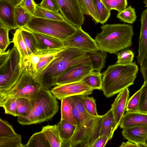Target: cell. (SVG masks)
<instances>
[{
  "label": "cell",
  "mask_w": 147,
  "mask_h": 147,
  "mask_svg": "<svg viewBox=\"0 0 147 147\" xmlns=\"http://www.w3.org/2000/svg\"><path fill=\"white\" fill-rule=\"evenodd\" d=\"M90 61L86 52L74 48L65 47L60 50L35 80L42 88L49 89L55 85L57 79L71 66Z\"/></svg>",
  "instance_id": "obj_1"
},
{
  "label": "cell",
  "mask_w": 147,
  "mask_h": 147,
  "mask_svg": "<svg viewBox=\"0 0 147 147\" xmlns=\"http://www.w3.org/2000/svg\"><path fill=\"white\" fill-rule=\"evenodd\" d=\"M100 28L101 31L97 34L95 39L100 50L117 54L119 51L132 45L134 33L131 25L107 24Z\"/></svg>",
  "instance_id": "obj_2"
},
{
  "label": "cell",
  "mask_w": 147,
  "mask_h": 147,
  "mask_svg": "<svg viewBox=\"0 0 147 147\" xmlns=\"http://www.w3.org/2000/svg\"><path fill=\"white\" fill-rule=\"evenodd\" d=\"M138 71V66L135 62L109 66L102 74L101 90L104 95L111 97L133 84Z\"/></svg>",
  "instance_id": "obj_3"
},
{
  "label": "cell",
  "mask_w": 147,
  "mask_h": 147,
  "mask_svg": "<svg viewBox=\"0 0 147 147\" xmlns=\"http://www.w3.org/2000/svg\"><path fill=\"white\" fill-rule=\"evenodd\" d=\"M67 98L71 103L77 125L72 137L62 147H91L100 136L103 115L85 118L77 111L70 98Z\"/></svg>",
  "instance_id": "obj_4"
},
{
  "label": "cell",
  "mask_w": 147,
  "mask_h": 147,
  "mask_svg": "<svg viewBox=\"0 0 147 147\" xmlns=\"http://www.w3.org/2000/svg\"><path fill=\"white\" fill-rule=\"evenodd\" d=\"M35 105L28 116L18 117L17 121L22 125L41 123L53 118L58 112V102L49 89L41 88L32 98Z\"/></svg>",
  "instance_id": "obj_5"
},
{
  "label": "cell",
  "mask_w": 147,
  "mask_h": 147,
  "mask_svg": "<svg viewBox=\"0 0 147 147\" xmlns=\"http://www.w3.org/2000/svg\"><path fill=\"white\" fill-rule=\"evenodd\" d=\"M22 71L20 55L15 46L0 53V96L14 86Z\"/></svg>",
  "instance_id": "obj_6"
},
{
  "label": "cell",
  "mask_w": 147,
  "mask_h": 147,
  "mask_svg": "<svg viewBox=\"0 0 147 147\" xmlns=\"http://www.w3.org/2000/svg\"><path fill=\"white\" fill-rule=\"evenodd\" d=\"M24 28L33 32L50 36L63 40L73 34L77 29L65 20L56 21L33 16Z\"/></svg>",
  "instance_id": "obj_7"
},
{
  "label": "cell",
  "mask_w": 147,
  "mask_h": 147,
  "mask_svg": "<svg viewBox=\"0 0 147 147\" xmlns=\"http://www.w3.org/2000/svg\"><path fill=\"white\" fill-rule=\"evenodd\" d=\"M22 69L18 81L9 91L0 96V101L10 97L32 99L38 94L41 86L32 76Z\"/></svg>",
  "instance_id": "obj_8"
},
{
  "label": "cell",
  "mask_w": 147,
  "mask_h": 147,
  "mask_svg": "<svg viewBox=\"0 0 147 147\" xmlns=\"http://www.w3.org/2000/svg\"><path fill=\"white\" fill-rule=\"evenodd\" d=\"M65 20L77 28L82 27L84 14L78 0H56Z\"/></svg>",
  "instance_id": "obj_9"
},
{
  "label": "cell",
  "mask_w": 147,
  "mask_h": 147,
  "mask_svg": "<svg viewBox=\"0 0 147 147\" xmlns=\"http://www.w3.org/2000/svg\"><path fill=\"white\" fill-rule=\"evenodd\" d=\"M94 90L82 80L56 85L51 91L57 99L61 100L63 98L76 95H89Z\"/></svg>",
  "instance_id": "obj_10"
},
{
  "label": "cell",
  "mask_w": 147,
  "mask_h": 147,
  "mask_svg": "<svg viewBox=\"0 0 147 147\" xmlns=\"http://www.w3.org/2000/svg\"><path fill=\"white\" fill-rule=\"evenodd\" d=\"M93 71L90 61L72 66L58 77L55 85L82 81Z\"/></svg>",
  "instance_id": "obj_11"
},
{
  "label": "cell",
  "mask_w": 147,
  "mask_h": 147,
  "mask_svg": "<svg viewBox=\"0 0 147 147\" xmlns=\"http://www.w3.org/2000/svg\"><path fill=\"white\" fill-rule=\"evenodd\" d=\"M63 42L65 47L76 48L86 52L99 49L95 39L84 31L82 27L77 28L76 32Z\"/></svg>",
  "instance_id": "obj_12"
},
{
  "label": "cell",
  "mask_w": 147,
  "mask_h": 147,
  "mask_svg": "<svg viewBox=\"0 0 147 147\" xmlns=\"http://www.w3.org/2000/svg\"><path fill=\"white\" fill-rule=\"evenodd\" d=\"M140 33L138 39L139 48L137 61L140 66L144 61L147 54V8L142 13Z\"/></svg>",
  "instance_id": "obj_13"
},
{
  "label": "cell",
  "mask_w": 147,
  "mask_h": 147,
  "mask_svg": "<svg viewBox=\"0 0 147 147\" xmlns=\"http://www.w3.org/2000/svg\"><path fill=\"white\" fill-rule=\"evenodd\" d=\"M15 7L7 0H0V23L10 30L18 28L15 19Z\"/></svg>",
  "instance_id": "obj_14"
},
{
  "label": "cell",
  "mask_w": 147,
  "mask_h": 147,
  "mask_svg": "<svg viewBox=\"0 0 147 147\" xmlns=\"http://www.w3.org/2000/svg\"><path fill=\"white\" fill-rule=\"evenodd\" d=\"M129 95L128 88L120 92L111 105V110L117 126H119L121 118L124 114Z\"/></svg>",
  "instance_id": "obj_15"
},
{
  "label": "cell",
  "mask_w": 147,
  "mask_h": 147,
  "mask_svg": "<svg viewBox=\"0 0 147 147\" xmlns=\"http://www.w3.org/2000/svg\"><path fill=\"white\" fill-rule=\"evenodd\" d=\"M32 32L36 40L37 51L60 50L65 48L62 40L42 33Z\"/></svg>",
  "instance_id": "obj_16"
},
{
  "label": "cell",
  "mask_w": 147,
  "mask_h": 147,
  "mask_svg": "<svg viewBox=\"0 0 147 147\" xmlns=\"http://www.w3.org/2000/svg\"><path fill=\"white\" fill-rule=\"evenodd\" d=\"M125 139L134 143L144 145L147 140V125L135 126L122 129Z\"/></svg>",
  "instance_id": "obj_17"
},
{
  "label": "cell",
  "mask_w": 147,
  "mask_h": 147,
  "mask_svg": "<svg viewBox=\"0 0 147 147\" xmlns=\"http://www.w3.org/2000/svg\"><path fill=\"white\" fill-rule=\"evenodd\" d=\"M147 125V113L140 112H127L121 120L120 128Z\"/></svg>",
  "instance_id": "obj_18"
},
{
  "label": "cell",
  "mask_w": 147,
  "mask_h": 147,
  "mask_svg": "<svg viewBox=\"0 0 147 147\" xmlns=\"http://www.w3.org/2000/svg\"><path fill=\"white\" fill-rule=\"evenodd\" d=\"M117 128L112 111L110 109L103 116L99 136H106L110 140Z\"/></svg>",
  "instance_id": "obj_19"
},
{
  "label": "cell",
  "mask_w": 147,
  "mask_h": 147,
  "mask_svg": "<svg viewBox=\"0 0 147 147\" xmlns=\"http://www.w3.org/2000/svg\"><path fill=\"white\" fill-rule=\"evenodd\" d=\"M62 49L38 50L37 51L36 53L40 55V58L37 66L34 79L42 73L54 59L58 52Z\"/></svg>",
  "instance_id": "obj_20"
},
{
  "label": "cell",
  "mask_w": 147,
  "mask_h": 147,
  "mask_svg": "<svg viewBox=\"0 0 147 147\" xmlns=\"http://www.w3.org/2000/svg\"><path fill=\"white\" fill-rule=\"evenodd\" d=\"M86 55L89 57L93 71L100 72L105 65L107 52L98 49L87 52Z\"/></svg>",
  "instance_id": "obj_21"
},
{
  "label": "cell",
  "mask_w": 147,
  "mask_h": 147,
  "mask_svg": "<svg viewBox=\"0 0 147 147\" xmlns=\"http://www.w3.org/2000/svg\"><path fill=\"white\" fill-rule=\"evenodd\" d=\"M41 131L45 136L50 147H62V140L57 124L44 126Z\"/></svg>",
  "instance_id": "obj_22"
},
{
  "label": "cell",
  "mask_w": 147,
  "mask_h": 147,
  "mask_svg": "<svg viewBox=\"0 0 147 147\" xmlns=\"http://www.w3.org/2000/svg\"><path fill=\"white\" fill-rule=\"evenodd\" d=\"M40 58V55L36 53L25 57L21 62L22 68L34 78L37 66Z\"/></svg>",
  "instance_id": "obj_23"
},
{
  "label": "cell",
  "mask_w": 147,
  "mask_h": 147,
  "mask_svg": "<svg viewBox=\"0 0 147 147\" xmlns=\"http://www.w3.org/2000/svg\"><path fill=\"white\" fill-rule=\"evenodd\" d=\"M17 117H24L30 113L35 105L33 99L19 97L16 100Z\"/></svg>",
  "instance_id": "obj_24"
},
{
  "label": "cell",
  "mask_w": 147,
  "mask_h": 147,
  "mask_svg": "<svg viewBox=\"0 0 147 147\" xmlns=\"http://www.w3.org/2000/svg\"><path fill=\"white\" fill-rule=\"evenodd\" d=\"M62 140V145L72 137L76 129V126L65 120H61L57 124Z\"/></svg>",
  "instance_id": "obj_25"
},
{
  "label": "cell",
  "mask_w": 147,
  "mask_h": 147,
  "mask_svg": "<svg viewBox=\"0 0 147 147\" xmlns=\"http://www.w3.org/2000/svg\"><path fill=\"white\" fill-rule=\"evenodd\" d=\"M61 120H65L76 126L77 122L74 115L71 103L67 98H65L61 100Z\"/></svg>",
  "instance_id": "obj_26"
},
{
  "label": "cell",
  "mask_w": 147,
  "mask_h": 147,
  "mask_svg": "<svg viewBox=\"0 0 147 147\" xmlns=\"http://www.w3.org/2000/svg\"><path fill=\"white\" fill-rule=\"evenodd\" d=\"M20 28L28 55L35 53L37 51V42L32 32L24 28Z\"/></svg>",
  "instance_id": "obj_27"
},
{
  "label": "cell",
  "mask_w": 147,
  "mask_h": 147,
  "mask_svg": "<svg viewBox=\"0 0 147 147\" xmlns=\"http://www.w3.org/2000/svg\"><path fill=\"white\" fill-rule=\"evenodd\" d=\"M36 18L56 21H63L64 18L59 11L45 9L36 4L34 16Z\"/></svg>",
  "instance_id": "obj_28"
},
{
  "label": "cell",
  "mask_w": 147,
  "mask_h": 147,
  "mask_svg": "<svg viewBox=\"0 0 147 147\" xmlns=\"http://www.w3.org/2000/svg\"><path fill=\"white\" fill-rule=\"evenodd\" d=\"M15 16L18 28H24L33 16L20 4L15 7Z\"/></svg>",
  "instance_id": "obj_29"
},
{
  "label": "cell",
  "mask_w": 147,
  "mask_h": 147,
  "mask_svg": "<svg viewBox=\"0 0 147 147\" xmlns=\"http://www.w3.org/2000/svg\"><path fill=\"white\" fill-rule=\"evenodd\" d=\"M84 15L90 16L96 24L99 23L98 14L93 0H78Z\"/></svg>",
  "instance_id": "obj_30"
},
{
  "label": "cell",
  "mask_w": 147,
  "mask_h": 147,
  "mask_svg": "<svg viewBox=\"0 0 147 147\" xmlns=\"http://www.w3.org/2000/svg\"><path fill=\"white\" fill-rule=\"evenodd\" d=\"M12 41L19 53L21 62L25 57L28 55V54L20 28H18L15 31Z\"/></svg>",
  "instance_id": "obj_31"
},
{
  "label": "cell",
  "mask_w": 147,
  "mask_h": 147,
  "mask_svg": "<svg viewBox=\"0 0 147 147\" xmlns=\"http://www.w3.org/2000/svg\"><path fill=\"white\" fill-rule=\"evenodd\" d=\"M24 147H49V143L44 134L41 131L34 134Z\"/></svg>",
  "instance_id": "obj_32"
},
{
  "label": "cell",
  "mask_w": 147,
  "mask_h": 147,
  "mask_svg": "<svg viewBox=\"0 0 147 147\" xmlns=\"http://www.w3.org/2000/svg\"><path fill=\"white\" fill-rule=\"evenodd\" d=\"M102 76L100 72L93 71L82 81L95 90H101L102 83Z\"/></svg>",
  "instance_id": "obj_33"
},
{
  "label": "cell",
  "mask_w": 147,
  "mask_h": 147,
  "mask_svg": "<svg viewBox=\"0 0 147 147\" xmlns=\"http://www.w3.org/2000/svg\"><path fill=\"white\" fill-rule=\"evenodd\" d=\"M93 0L98 16L99 23L103 24L110 18L111 11L108 9L101 0Z\"/></svg>",
  "instance_id": "obj_34"
},
{
  "label": "cell",
  "mask_w": 147,
  "mask_h": 147,
  "mask_svg": "<svg viewBox=\"0 0 147 147\" xmlns=\"http://www.w3.org/2000/svg\"><path fill=\"white\" fill-rule=\"evenodd\" d=\"M0 147H24L21 135L0 137Z\"/></svg>",
  "instance_id": "obj_35"
},
{
  "label": "cell",
  "mask_w": 147,
  "mask_h": 147,
  "mask_svg": "<svg viewBox=\"0 0 147 147\" xmlns=\"http://www.w3.org/2000/svg\"><path fill=\"white\" fill-rule=\"evenodd\" d=\"M17 98L10 97L0 101V106L4 109L5 114L17 116Z\"/></svg>",
  "instance_id": "obj_36"
},
{
  "label": "cell",
  "mask_w": 147,
  "mask_h": 147,
  "mask_svg": "<svg viewBox=\"0 0 147 147\" xmlns=\"http://www.w3.org/2000/svg\"><path fill=\"white\" fill-rule=\"evenodd\" d=\"M117 17L124 22L132 24L136 20L137 16L135 9L130 5L123 11L119 12Z\"/></svg>",
  "instance_id": "obj_37"
},
{
  "label": "cell",
  "mask_w": 147,
  "mask_h": 147,
  "mask_svg": "<svg viewBox=\"0 0 147 147\" xmlns=\"http://www.w3.org/2000/svg\"><path fill=\"white\" fill-rule=\"evenodd\" d=\"M109 11L115 10L119 12L124 10L127 5V0H101Z\"/></svg>",
  "instance_id": "obj_38"
},
{
  "label": "cell",
  "mask_w": 147,
  "mask_h": 147,
  "mask_svg": "<svg viewBox=\"0 0 147 147\" xmlns=\"http://www.w3.org/2000/svg\"><path fill=\"white\" fill-rule=\"evenodd\" d=\"M10 30L0 23V53L5 52L11 43L9 38V32Z\"/></svg>",
  "instance_id": "obj_39"
},
{
  "label": "cell",
  "mask_w": 147,
  "mask_h": 147,
  "mask_svg": "<svg viewBox=\"0 0 147 147\" xmlns=\"http://www.w3.org/2000/svg\"><path fill=\"white\" fill-rule=\"evenodd\" d=\"M141 88L130 98L127 103L125 110L127 112H139V105L141 94Z\"/></svg>",
  "instance_id": "obj_40"
},
{
  "label": "cell",
  "mask_w": 147,
  "mask_h": 147,
  "mask_svg": "<svg viewBox=\"0 0 147 147\" xmlns=\"http://www.w3.org/2000/svg\"><path fill=\"white\" fill-rule=\"evenodd\" d=\"M82 102L85 109L89 114L94 117L99 115L97 113L95 100L93 97L83 95Z\"/></svg>",
  "instance_id": "obj_41"
},
{
  "label": "cell",
  "mask_w": 147,
  "mask_h": 147,
  "mask_svg": "<svg viewBox=\"0 0 147 147\" xmlns=\"http://www.w3.org/2000/svg\"><path fill=\"white\" fill-rule=\"evenodd\" d=\"M117 54V61L116 64H125L133 62L134 53L132 51L126 49L118 52Z\"/></svg>",
  "instance_id": "obj_42"
},
{
  "label": "cell",
  "mask_w": 147,
  "mask_h": 147,
  "mask_svg": "<svg viewBox=\"0 0 147 147\" xmlns=\"http://www.w3.org/2000/svg\"><path fill=\"white\" fill-rule=\"evenodd\" d=\"M83 96L76 95L69 97L73 102L77 111L84 118L88 119L94 117L89 114L85 109L82 102Z\"/></svg>",
  "instance_id": "obj_43"
},
{
  "label": "cell",
  "mask_w": 147,
  "mask_h": 147,
  "mask_svg": "<svg viewBox=\"0 0 147 147\" xmlns=\"http://www.w3.org/2000/svg\"><path fill=\"white\" fill-rule=\"evenodd\" d=\"M18 134L7 122L0 119V137L12 136Z\"/></svg>",
  "instance_id": "obj_44"
},
{
  "label": "cell",
  "mask_w": 147,
  "mask_h": 147,
  "mask_svg": "<svg viewBox=\"0 0 147 147\" xmlns=\"http://www.w3.org/2000/svg\"><path fill=\"white\" fill-rule=\"evenodd\" d=\"M141 88L139 112L147 113V80L144 81Z\"/></svg>",
  "instance_id": "obj_45"
},
{
  "label": "cell",
  "mask_w": 147,
  "mask_h": 147,
  "mask_svg": "<svg viewBox=\"0 0 147 147\" xmlns=\"http://www.w3.org/2000/svg\"><path fill=\"white\" fill-rule=\"evenodd\" d=\"M40 6L42 8L54 11H59V7L56 0H42Z\"/></svg>",
  "instance_id": "obj_46"
},
{
  "label": "cell",
  "mask_w": 147,
  "mask_h": 147,
  "mask_svg": "<svg viewBox=\"0 0 147 147\" xmlns=\"http://www.w3.org/2000/svg\"><path fill=\"white\" fill-rule=\"evenodd\" d=\"M36 4L34 0H23L20 5L34 16Z\"/></svg>",
  "instance_id": "obj_47"
},
{
  "label": "cell",
  "mask_w": 147,
  "mask_h": 147,
  "mask_svg": "<svg viewBox=\"0 0 147 147\" xmlns=\"http://www.w3.org/2000/svg\"><path fill=\"white\" fill-rule=\"evenodd\" d=\"M109 140L106 136H99L96 139L91 147H104Z\"/></svg>",
  "instance_id": "obj_48"
},
{
  "label": "cell",
  "mask_w": 147,
  "mask_h": 147,
  "mask_svg": "<svg viewBox=\"0 0 147 147\" xmlns=\"http://www.w3.org/2000/svg\"><path fill=\"white\" fill-rule=\"evenodd\" d=\"M119 147H146V146L144 145L137 144L128 140L126 142H123Z\"/></svg>",
  "instance_id": "obj_49"
},
{
  "label": "cell",
  "mask_w": 147,
  "mask_h": 147,
  "mask_svg": "<svg viewBox=\"0 0 147 147\" xmlns=\"http://www.w3.org/2000/svg\"><path fill=\"white\" fill-rule=\"evenodd\" d=\"M15 7L20 5L23 0H7Z\"/></svg>",
  "instance_id": "obj_50"
},
{
  "label": "cell",
  "mask_w": 147,
  "mask_h": 147,
  "mask_svg": "<svg viewBox=\"0 0 147 147\" xmlns=\"http://www.w3.org/2000/svg\"><path fill=\"white\" fill-rule=\"evenodd\" d=\"M143 3L145 5V7L147 8V0H144Z\"/></svg>",
  "instance_id": "obj_51"
},
{
  "label": "cell",
  "mask_w": 147,
  "mask_h": 147,
  "mask_svg": "<svg viewBox=\"0 0 147 147\" xmlns=\"http://www.w3.org/2000/svg\"><path fill=\"white\" fill-rule=\"evenodd\" d=\"M145 145H146V147H147V140H146L145 142Z\"/></svg>",
  "instance_id": "obj_52"
}]
</instances>
